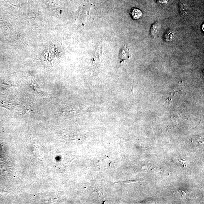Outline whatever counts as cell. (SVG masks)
Here are the masks:
<instances>
[{
    "instance_id": "obj_1",
    "label": "cell",
    "mask_w": 204,
    "mask_h": 204,
    "mask_svg": "<svg viewBox=\"0 0 204 204\" xmlns=\"http://www.w3.org/2000/svg\"><path fill=\"white\" fill-rule=\"evenodd\" d=\"M160 25L159 22H156L152 25L150 29L151 36L155 38L159 34L160 29Z\"/></svg>"
},
{
    "instance_id": "obj_2",
    "label": "cell",
    "mask_w": 204,
    "mask_h": 204,
    "mask_svg": "<svg viewBox=\"0 0 204 204\" xmlns=\"http://www.w3.org/2000/svg\"><path fill=\"white\" fill-rule=\"evenodd\" d=\"M179 11L181 16H185L189 14V7L188 4L182 1H180L179 3Z\"/></svg>"
},
{
    "instance_id": "obj_3",
    "label": "cell",
    "mask_w": 204,
    "mask_h": 204,
    "mask_svg": "<svg viewBox=\"0 0 204 204\" xmlns=\"http://www.w3.org/2000/svg\"><path fill=\"white\" fill-rule=\"evenodd\" d=\"M129 51L127 47L123 48L121 52L120 57L122 60H125L129 57Z\"/></svg>"
},
{
    "instance_id": "obj_4",
    "label": "cell",
    "mask_w": 204,
    "mask_h": 204,
    "mask_svg": "<svg viewBox=\"0 0 204 204\" xmlns=\"http://www.w3.org/2000/svg\"><path fill=\"white\" fill-rule=\"evenodd\" d=\"M173 36V34L171 30H168L166 32L164 36V40H166V41H170V40H172Z\"/></svg>"
},
{
    "instance_id": "obj_5",
    "label": "cell",
    "mask_w": 204,
    "mask_h": 204,
    "mask_svg": "<svg viewBox=\"0 0 204 204\" xmlns=\"http://www.w3.org/2000/svg\"><path fill=\"white\" fill-rule=\"evenodd\" d=\"M133 17L135 19H138L142 16V13L140 10L137 9H134L132 12Z\"/></svg>"
},
{
    "instance_id": "obj_6",
    "label": "cell",
    "mask_w": 204,
    "mask_h": 204,
    "mask_svg": "<svg viewBox=\"0 0 204 204\" xmlns=\"http://www.w3.org/2000/svg\"><path fill=\"white\" fill-rule=\"evenodd\" d=\"M152 170L154 171L157 172H158L160 171L161 169L159 168H154V169H152Z\"/></svg>"
}]
</instances>
